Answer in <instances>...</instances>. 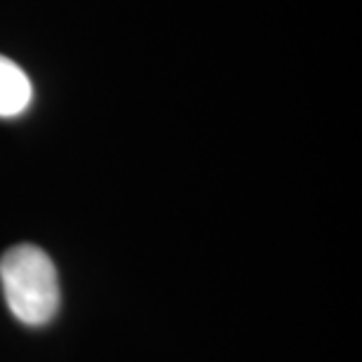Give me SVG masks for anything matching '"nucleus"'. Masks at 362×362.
Instances as JSON below:
<instances>
[{"label":"nucleus","instance_id":"nucleus-1","mask_svg":"<svg viewBox=\"0 0 362 362\" xmlns=\"http://www.w3.org/2000/svg\"><path fill=\"white\" fill-rule=\"evenodd\" d=\"M0 282L12 315L24 325H45L59 308L57 269L35 245H14L0 259Z\"/></svg>","mask_w":362,"mask_h":362},{"label":"nucleus","instance_id":"nucleus-2","mask_svg":"<svg viewBox=\"0 0 362 362\" xmlns=\"http://www.w3.org/2000/svg\"><path fill=\"white\" fill-rule=\"evenodd\" d=\"M31 81L17 64L0 54V115H19L31 104Z\"/></svg>","mask_w":362,"mask_h":362}]
</instances>
